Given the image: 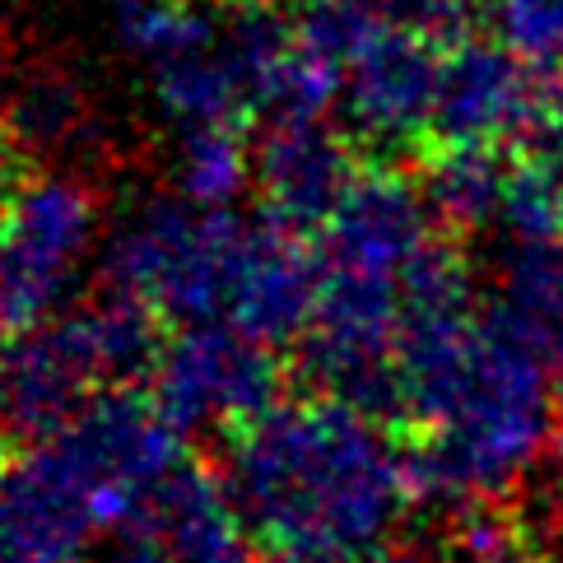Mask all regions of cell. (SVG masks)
I'll return each mask as SVG.
<instances>
[{"instance_id": "cell-1", "label": "cell", "mask_w": 563, "mask_h": 563, "mask_svg": "<svg viewBox=\"0 0 563 563\" xmlns=\"http://www.w3.org/2000/svg\"><path fill=\"white\" fill-rule=\"evenodd\" d=\"M396 391V415L415 429V503L433 508L503 498L559 438L545 345L503 303L406 321Z\"/></svg>"}, {"instance_id": "cell-2", "label": "cell", "mask_w": 563, "mask_h": 563, "mask_svg": "<svg viewBox=\"0 0 563 563\" xmlns=\"http://www.w3.org/2000/svg\"><path fill=\"white\" fill-rule=\"evenodd\" d=\"M224 485L271 559L368 563L415 503L410 452L345 396L275 400L229 433Z\"/></svg>"}, {"instance_id": "cell-3", "label": "cell", "mask_w": 563, "mask_h": 563, "mask_svg": "<svg viewBox=\"0 0 563 563\" xmlns=\"http://www.w3.org/2000/svg\"><path fill=\"white\" fill-rule=\"evenodd\" d=\"M266 219L252 224L233 206H196L183 191H145L117 219L98 247L103 289L145 308L154 321L200 327L229 321L247 294V275Z\"/></svg>"}, {"instance_id": "cell-4", "label": "cell", "mask_w": 563, "mask_h": 563, "mask_svg": "<svg viewBox=\"0 0 563 563\" xmlns=\"http://www.w3.org/2000/svg\"><path fill=\"white\" fill-rule=\"evenodd\" d=\"M154 317L117 294L56 312L43 327L0 350V429L10 438H47L117 391L126 377L154 368Z\"/></svg>"}, {"instance_id": "cell-5", "label": "cell", "mask_w": 563, "mask_h": 563, "mask_svg": "<svg viewBox=\"0 0 563 563\" xmlns=\"http://www.w3.org/2000/svg\"><path fill=\"white\" fill-rule=\"evenodd\" d=\"M103 210L85 177L43 168L0 196V345L66 312L103 247Z\"/></svg>"}, {"instance_id": "cell-6", "label": "cell", "mask_w": 563, "mask_h": 563, "mask_svg": "<svg viewBox=\"0 0 563 563\" xmlns=\"http://www.w3.org/2000/svg\"><path fill=\"white\" fill-rule=\"evenodd\" d=\"M183 438L187 433L164 415L154 396L117 387L89 400L66 429L37 442H47L52 456L62 461L98 527L126 536L145 517L154 494L187 466Z\"/></svg>"}, {"instance_id": "cell-7", "label": "cell", "mask_w": 563, "mask_h": 563, "mask_svg": "<svg viewBox=\"0 0 563 563\" xmlns=\"http://www.w3.org/2000/svg\"><path fill=\"white\" fill-rule=\"evenodd\" d=\"M154 400L183 433H238L279 400L275 345L229 321L183 327L154 354Z\"/></svg>"}, {"instance_id": "cell-8", "label": "cell", "mask_w": 563, "mask_h": 563, "mask_svg": "<svg viewBox=\"0 0 563 563\" xmlns=\"http://www.w3.org/2000/svg\"><path fill=\"white\" fill-rule=\"evenodd\" d=\"M559 108L563 98L545 85V70L521 62L498 37H456L442 52L433 135L448 145H531Z\"/></svg>"}, {"instance_id": "cell-9", "label": "cell", "mask_w": 563, "mask_h": 563, "mask_svg": "<svg viewBox=\"0 0 563 563\" xmlns=\"http://www.w3.org/2000/svg\"><path fill=\"white\" fill-rule=\"evenodd\" d=\"M438 219L419 183L396 168H358L350 191L321 224V266L382 275L406 285L410 271L438 243Z\"/></svg>"}, {"instance_id": "cell-10", "label": "cell", "mask_w": 563, "mask_h": 563, "mask_svg": "<svg viewBox=\"0 0 563 563\" xmlns=\"http://www.w3.org/2000/svg\"><path fill=\"white\" fill-rule=\"evenodd\" d=\"M438 79H442V47L433 33L396 24L345 70V122L358 140L382 150H400L419 135H433L438 108Z\"/></svg>"}, {"instance_id": "cell-11", "label": "cell", "mask_w": 563, "mask_h": 563, "mask_svg": "<svg viewBox=\"0 0 563 563\" xmlns=\"http://www.w3.org/2000/svg\"><path fill=\"white\" fill-rule=\"evenodd\" d=\"M354 154L331 117H275L256 150V191L271 219L321 229L354 183Z\"/></svg>"}, {"instance_id": "cell-12", "label": "cell", "mask_w": 563, "mask_h": 563, "mask_svg": "<svg viewBox=\"0 0 563 563\" xmlns=\"http://www.w3.org/2000/svg\"><path fill=\"white\" fill-rule=\"evenodd\" d=\"M158 117L173 126V135L214 131V126H243L256 112V85L247 75L243 52L233 43V24L224 10V29L210 43L191 52H177L168 62L145 70Z\"/></svg>"}, {"instance_id": "cell-13", "label": "cell", "mask_w": 563, "mask_h": 563, "mask_svg": "<svg viewBox=\"0 0 563 563\" xmlns=\"http://www.w3.org/2000/svg\"><path fill=\"white\" fill-rule=\"evenodd\" d=\"M126 536L150 540L154 550L168 554V563H247L252 540L229 498V485L196 466L177 471Z\"/></svg>"}, {"instance_id": "cell-14", "label": "cell", "mask_w": 563, "mask_h": 563, "mask_svg": "<svg viewBox=\"0 0 563 563\" xmlns=\"http://www.w3.org/2000/svg\"><path fill=\"white\" fill-rule=\"evenodd\" d=\"M0 135L14 154L66 158L93 154L98 112L89 89L66 66H33L10 79L5 108H0Z\"/></svg>"}, {"instance_id": "cell-15", "label": "cell", "mask_w": 563, "mask_h": 563, "mask_svg": "<svg viewBox=\"0 0 563 563\" xmlns=\"http://www.w3.org/2000/svg\"><path fill=\"white\" fill-rule=\"evenodd\" d=\"M512 164H503L494 145H442L424 158L419 191L442 233H479L503 219Z\"/></svg>"}, {"instance_id": "cell-16", "label": "cell", "mask_w": 563, "mask_h": 563, "mask_svg": "<svg viewBox=\"0 0 563 563\" xmlns=\"http://www.w3.org/2000/svg\"><path fill=\"white\" fill-rule=\"evenodd\" d=\"M224 29V10L210 0H117L112 33L140 70L191 52Z\"/></svg>"}, {"instance_id": "cell-17", "label": "cell", "mask_w": 563, "mask_h": 563, "mask_svg": "<svg viewBox=\"0 0 563 563\" xmlns=\"http://www.w3.org/2000/svg\"><path fill=\"white\" fill-rule=\"evenodd\" d=\"M256 187V150L243 145L238 126L187 131L173 150V191H183L196 206L229 210L238 196Z\"/></svg>"}, {"instance_id": "cell-18", "label": "cell", "mask_w": 563, "mask_h": 563, "mask_svg": "<svg viewBox=\"0 0 563 563\" xmlns=\"http://www.w3.org/2000/svg\"><path fill=\"white\" fill-rule=\"evenodd\" d=\"M498 279H503L498 303L512 308L545 345V331L563 317V238H550V243H508Z\"/></svg>"}, {"instance_id": "cell-19", "label": "cell", "mask_w": 563, "mask_h": 563, "mask_svg": "<svg viewBox=\"0 0 563 563\" xmlns=\"http://www.w3.org/2000/svg\"><path fill=\"white\" fill-rule=\"evenodd\" d=\"M498 224H503V233H508V243H550V238H563L559 177H554V168L540 154L512 164Z\"/></svg>"}, {"instance_id": "cell-20", "label": "cell", "mask_w": 563, "mask_h": 563, "mask_svg": "<svg viewBox=\"0 0 563 563\" xmlns=\"http://www.w3.org/2000/svg\"><path fill=\"white\" fill-rule=\"evenodd\" d=\"M494 37L536 70H563V0H494Z\"/></svg>"}, {"instance_id": "cell-21", "label": "cell", "mask_w": 563, "mask_h": 563, "mask_svg": "<svg viewBox=\"0 0 563 563\" xmlns=\"http://www.w3.org/2000/svg\"><path fill=\"white\" fill-rule=\"evenodd\" d=\"M456 554L461 563H554L512 512L494 508V498L456 508Z\"/></svg>"}, {"instance_id": "cell-22", "label": "cell", "mask_w": 563, "mask_h": 563, "mask_svg": "<svg viewBox=\"0 0 563 563\" xmlns=\"http://www.w3.org/2000/svg\"><path fill=\"white\" fill-rule=\"evenodd\" d=\"M387 5L406 19V24L424 29V33H456L466 19L489 10L494 0H387Z\"/></svg>"}, {"instance_id": "cell-23", "label": "cell", "mask_w": 563, "mask_h": 563, "mask_svg": "<svg viewBox=\"0 0 563 563\" xmlns=\"http://www.w3.org/2000/svg\"><path fill=\"white\" fill-rule=\"evenodd\" d=\"M108 563H168V554L154 550L150 540H140V536H122V545H117V554Z\"/></svg>"}, {"instance_id": "cell-24", "label": "cell", "mask_w": 563, "mask_h": 563, "mask_svg": "<svg viewBox=\"0 0 563 563\" xmlns=\"http://www.w3.org/2000/svg\"><path fill=\"white\" fill-rule=\"evenodd\" d=\"M545 364H550V377H554V391L563 396V317L545 331Z\"/></svg>"}, {"instance_id": "cell-25", "label": "cell", "mask_w": 563, "mask_h": 563, "mask_svg": "<svg viewBox=\"0 0 563 563\" xmlns=\"http://www.w3.org/2000/svg\"><path fill=\"white\" fill-rule=\"evenodd\" d=\"M368 563H433V559L415 554V550H387V554H373Z\"/></svg>"}, {"instance_id": "cell-26", "label": "cell", "mask_w": 563, "mask_h": 563, "mask_svg": "<svg viewBox=\"0 0 563 563\" xmlns=\"http://www.w3.org/2000/svg\"><path fill=\"white\" fill-rule=\"evenodd\" d=\"M554 479H559V498H563V433L554 438Z\"/></svg>"}, {"instance_id": "cell-27", "label": "cell", "mask_w": 563, "mask_h": 563, "mask_svg": "<svg viewBox=\"0 0 563 563\" xmlns=\"http://www.w3.org/2000/svg\"><path fill=\"white\" fill-rule=\"evenodd\" d=\"M5 93H10V75H5V56H0V108H5Z\"/></svg>"}]
</instances>
